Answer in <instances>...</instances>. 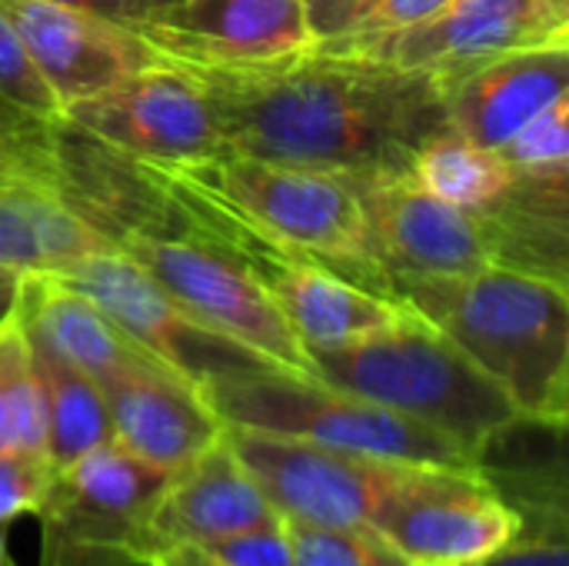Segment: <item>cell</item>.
<instances>
[{
  "label": "cell",
  "mask_w": 569,
  "mask_h": 566,
  "mask_svg": "<svg viewBox=\"0 0 569 566\" xmlns=\"http://www.w3.org/2000/svg\"><path fill=\"white\" fill-rule=\"evenodd\" d=\"M223 150L347 173H410L420 147L447 130L443 77L373 57L310 47L267 63L193 67Z\"/></svg>",
  "instance_id": "obj_1"
},
{
  "label": "cell",
  "mask_w": 569,
  "mask_h": 566,
  "mask_svg": "<svg viewBox=\"0 0 569 566\" xmlns=\"http://www.w3.org/2000/svg\"><path fill=\"white\" fill-rule=\"evenodd\" d=\"M393 297L457 344L507 394L523 424L567 430V284L487 267L467 277L397 280Z\"/></svg>",
  "instance_id": "obj_2"
},
{
  "label": "cell",
  "mask_w": 569,
  "mask_h": 566,
  "mask_svg": "<svg viewBox=\"0 0 569 566\" xmlns=\"http://www.w3.org/2000/svg\"><path fill=\"white\" fill-rule=\"evenodd\" d=\"M307 357L317 380L450 437L480 467L523 424L507 394L417 314L393 330L353 344L310 347Z\"/></svg>",
  "instance_id": "obj_3"
},
{
  "label": "cell",
  "mask_w": 569,
  "mask_h": 566,
  "mask_svg": "<svg viewBox=\"0 0 569 566\" xmlns=\"http://www.w3.org/2000/svg\"><path fill=\"white\" fill-rule=\"evenodd\" d=\"M197 384L227 427L293 437L397 464L480 470V460L450 437L310 374L237 364L207 370Z\"/></svg>",
  "instance_id": "obj_4"
},
{
  "label": "cell",
  "mask_w": 569,
  "mask_h": 566,
  "mask_svg": "<svg viewBox=\"0 0 569 566\" xmlns=\"http://www.w3.org/2000/svg\"><path fill=\"white\" fill-rule=\"evenodd\" d=\"M167 167L203 187L280 250L320 260L370 290L393 297L370 257V234L357 177L277 163L237 150Z\"/></svg>",
  "instance_id": "obj_5"
},
{
  "label": "cell",
  "mask_w": 569,
  "mask_h": 566,
  "mask_svg": "<svg viewBox=\"0 0 569 566\" xmlns=\"http://www.w3.org/2000/svg\"><path fill=\"white\" fill-rule=\"evenodd\" d=\"M110 244L140 264L203 334L257 364L313 377L307 347L260 277L227 247L190 230H120Z\"/></svg>",
  "instance_id": "obj_6"
},
{
  "label": "cell",
  "mask_w": 569,
  "mask_h": 566,
  "mask_svg": "<svg viewBox=\"0 0 569 566\" xmlns=\"http://www.w3.org/2000/svg\"><path fill=\"white\" fill-rule=\"evenodd\" d=\"M163 470L107 440L53 474L40 504L37 566H143L153 554V510Z\"/></svg>",
  "instance_id": "obj_7"
},
{
  "label": "cell",
  "mask_w": 569,
  "mask_h": 566,
  "mask_svg": "<svg viewBox=\"0 0 569 566\" xmlns=\"http://www.w3.org/2000/svg\"><path fill=\"white\" fill-rule=\"evenodd\" d=\"M223 434L277 517L297 527L373 530L383 504L420 467L227 424Z\"/></svg>",
  "instance_id": "obj_8"
},
{
  "label": "cell",
  "mask_w": 569,
  "mask_h": 566,
  "mask_svg": "<svg viewBox=\"0 0 569 566\" xmlns=\"http://www.w3.org/2000/svg\"><path fill=\"white\" fill-rule=\"evenodd\" d=\"M60 123L147 163H193L223 153L210 103L173 60L150 63L60 110Z\"/></svg>",
  "instance_id": "obj_9"
},
{
  "label": "cell",
  "mask_w": 569,
  "mask_h": 566,
  "mask_svg": "<svg viewBox=\"0 0 569 566\" xmlns=\"http://www.w3.org/2000/svg\"><path fill=\"white\" fill-rule=\"evenodd\" d=\"M317 47L410 70L457 73L503 53L569 47V0H453L423 23Z\"/></svg>",
  "instance_id": "obj_10"
},
{
  "label": "cell",
  "mask_w": 569,
  "mask_h": 566,
  "mask_svg": "<svg viewBox=\"0 0 569 566\" xmlns=\"http://www.w3.org/2000/svg\"><path fill=\"white\" fill-rule=\"evenodd\" d=\"M520 530V514L483 470L413 467L373 520L390 547L420 566H473Z\"/></svg>",
  "instance_id": "obj_11"
},
{
  "label": "cell",
  "mask_w": 569,
  "mask_h": 566,
  "mask_svg": "<svg viewBox=\"0 0 569 566\" xmlns=\"http://www.w3.org/2000/svg\"><path fill=\"white\" fill-rule=\"evenodd\" d=\"M360 197L370 257L390 294L397 280L467 277L493 267L477 214L427 193L410 173L360 180Z\"/></svg>",
  "instance_id": "obj_12"
},
{
  "label": "cell",
  "mask_w": 569,
  "mask_h": 566,
  "mask_svg": "<svg viewBox=\"0 0 569 566\" xmlns=\"http://www.w3.org/2000/svg\"><path fill=\"white\" fill-rule=\"evenodd\" d=\"M0 13L60 110L163 60L143 33L87 10L47 0H0Z\"/></svg>",
  "instance_id": "obj_13"
},
{
  "label": "cell",
  "mask_w": 569,
  "mask_h": 566,
  "mask_svg": "<svg viewBox=\"0 0 569 566\" xmlns=\"http://www.w3.org/2000/svg\"><path fill=\"white\" fill-rule=\"evenodd\" d=\"M53 277L90 297L130 340H137L143 350L167 360L170 367L190 374L193 380H200L207 370L257 364L237 347L203 334L177 307V300L117 247L93 250Z\"/></svg>",
  "instance_id": "obj_14"
},
{
  "label": "cell",
  "mask_w": 569,
  "mask_h": 566,
  "mask_svg": "<svg viewBox=\"0 0 569 566\" xmlns=\"http://www.w3.org/2000/svg\"><path fill=\"white\" fill-rule=\"evenodd\" d=\"M100 394L113 440L163 474L180 470L223 434V420L207 404L200 384L160 357L113 370L100 380Z\"/></svg>",
  "instance_id": "obj_15"
},
{
  "label": "cell",
  "mask_w": 569,
  "mask_h": 566,
  "mask_svg": "<svg viewBox=\"0 0 569 566\" xmlns=\"http://www.w3.org/2000/svg\"><path fill=\"white\" fill-rule=\"evenodd\" d=\"M143 40L173 63L240 67L310 50L313 30L303 0H180Z\"/></svg>",
  "instance_id": "obj_16"
},
{
  "label": "cell",
  "mask_w": 569,
  "mask_h": 566,
  "mask_svg": "<svg viewBox=\"0 0 569 566\" xmlns=\"http://www.w3.org/2000/svg\"><path fill=\"white\" fill-rule=\"evenodd\" d=\"M440 77L450 130L500 150L537 113L569 97V47L503 53Z\"/></svg>",
  "instance_id": "obj_17"
},
{
  "label": "cell",
  "mask_w": 569,
  "mask_h": 566,
  "mask_svg": "<svg viewBox=\"0 0 569 566\" xmlns=\"http://www.w3.org/2000/svg\"><path fill=\"white\" fill-rule=\"evenodd\" d=\"M277 517L227 434L167 477L153 510V554L167 547H207ZM150 554V557H153Z\"/></svg>",
  "instance_id": "obj_18"
},
{
  "label": "cell",
  "mask_w": 569,
  "mask_h": 566,
  "mask_svg": "<svg viewBox=\"0 0 569 566\" xmlns=\"http://www.w3.org/2000/svg\"><path fill=\"white\" fill-rule=\"evenodd\" d=\"M257 277L307 350L393 330L413 314L400 297L377 294L310 257H277L263 264Z\"/></svg>",
  "instance_id": "obj_19"
},
{
  "label": "cell",
  "mask_w": 569,
  "mask_h": 566,
  "mask_svg": "<svg viewBox=\"0 0 569 566\" xmlns=\"http://www.w3.org/2000/svg\"><path fill=\"white\" fill-rule=\"evenodd\" d=\"M473 214L483 224L493 267L567 284L569 170H513L507 190Z\"/></svg>",
  "instance_id": "obj_20"
},
{
  "label": "cell",
  "mask_w": 569,
  "mask_h": 566,
  "mask_svg": "<svg viewBox=\"0 0 569 566\" xmlns=\"http://www.w3.org/2000/svg\"><path fill=\"white\" fill-rule=\"evenodd\" d=\"M17 307L33 340L50 347L97 384L127 364L153 357L137 340H130L90 297L53 274H27L17 294Z\"/></svg>",
  "instance_id": "obj_21"
},
{
  "label": "cell",
  "mask_w": 569,
  "mask_h": 566,
  "mask_svg": "<svg viewBox=\"0 0 569 566\" xmlns=\"http://www.w3.org/2000/svg\"><path fill=\"white\" fill-rule=\"evenodd\" d=\"M113 247L63 193L43 183H0V267L60 274L80 257Z\"/></svg>",
  "instance_id": "obj_22"
},
{
  "label": "cell",
  "mask_w": 569,
  "mask_h": 566,
  "mask_svg": "<svg viewBox=\"0 0 569 566\" xmlns=\"http://www.w3.org/2000/svg\"><path fill=\"white\" fill-rule=\"evenodd\" d=\"M30 347H33V364L40 374L43 410H47L43 450H47V460L53 464V470H60V467L73 464L77 457H83L87 450L113 440L110 417H107L100 384L93 377H87L63 357H57L50 347H43L33 337H30Z\"/></svg>",
  "instance_id": "obj_23"
},
{
  "label": "cell",
  "mask_w": 569,
  "mask_h": 566,
  "mask_svg": "<svg viewBox=\"0 0 569 566\" xmlns=\"http://www.w3.org/2000/svg\"><path fill=\"white\" fill-rule=\"evenodd\" d=\"M410 177L427 193L453 207L480 210L507 190V183L513 180V167L500 150L473 143L447 127L420 147L410 163Z\"/></svg>",
  "instance_id": "obj_24"
},
{
  "label": "cell",
  "mask_w": 569,
  "mask_h": 566,
  "mask_svg": "<svg viewBox=\"0 0 569 566\" xmlns=\"http://www.w3.org/2000/svg\"><path fill=\"white\" fill-rule=\"evenodd\" d=\"M43 387L20 307L13 300V307L0 317V450H43Z\"/></svg>",
  "instance_id": "obj_25"
},
{
  "label": "cell",
  "mask_w": 569,
  "mask_h": 566,
  "mask_svg": "<svg viewBox=\"0 0 569 566\" xmlns=\"http://www.w3.org/2000/svg\"><path fill=\"white\" fill-rule=\"evenodd\" d=\"M0 177L43 183L60 193V120L37 117L0 93Z\"/></svg>",
  "instance_id": "obj_26"
},
{
  "label": "cell",
  "mask_w": 569,
  "mask_h": 566,
  "mask_svg": "<svg viewBox=\"0 0 569 566\" xmlns=\"http://www.w3.org/2000/svg\"><path fill=\"white\" fill-rule=\"evenodd\" d=\"M520 530L473 566H569L567 500H537L513 507Z\"/></svg>",
  "instance_id": "obj_27"
},
{
  "label": "cell",
  "mask_w": 569,
  "mask_h": 566,
  "mask_svg": "<svg viewBox=\"0 0 569 566\" xmlns=\"http://www.w3.org/2000/svg\"><path fill=\"white\" fill-rule=\"evenodd\" d=\"M293 566H420L373 530H333L290 524Z\"/></svg>",
  "instance_id": "obj_28"
},
{
  "label": "cell",
  "mask_w": 569,
  "mask_h": 566,
  "mask_svg": "<svg viewBox=\"0 0 569 566\" xmlns=\"http://www.w3.org/2000/svg\"><path fill=\"white\" fill-rule=\"evenodd\" d=\"M500 153L513 170L550 173L569 170V97H560L543 113H537L527 127H520Z\"/></svg>",
  "instance_id": "obj_29"
},
{
  "label": "cell",
  "mask_w": 569,
  "mask_h": 566,
  "mask_svg": "<svg viewBox=\"0 0 569 566\" xmlns=\"http://www.w3.org/2000/svg\"><path fill=\"white\" fill-rule=\"evenodd\" d=\"M53 464L43 450H0V524L37 514L53 484Z\"/></svg>",
  "instance_id": "obj_30"
},
{
  "label": "cell",
  "mask_w": 569,
  "mask_h": 566,
  "mask_svg": "<svg viewBox=\"0 0 569 566\" xmlns=\"http://www.w3.org/2000/svg\"><path fill=\"white\" fill-rule=\"evenodd\" d=\"M203 550L217 566H293L290 524L283 517H270L250 530L213 540Z\"/></svg>",
  "instance_id": "obj_31"
},
{
  "label": "cell",
  "mask_w": 569,
  "mask_h": 566,
  "mask_svg": "<svg viewBox=\"0 0 569 566\" xmlns=\"http://www.w3.org/2000/svg\"><path fill=\"white\" fill-rule=\"evenodd\" d=\"M0 93L37 117L60 120V107H57L53 93L30 67V60L3 13H0Z\"/></svg>",
  "instance_id": "obj_32"
},
{
  "label": "cell",
  "mask_w": 569,
  "mask_h": 566,
  "mask_svg": "<svg viewBox=\"0 0 569 566\" xmlns=\"http://www.w3.org/2000/svg\"><path fill=\"white\" fill-rule=\"evenodd\" d=\"M453 0H360L357 23L347 37H373V33L403 30V27L430 20L433 13H440ZM347 37H340V40H347Z\"/></svg>",
  "instance_id": "obj_33"
},
{
  "label": "cell",
  "mask_w": 569,
  "mask_h": 566,
  "mask_svg": "<svg viewBox=\"0 0 569 566\" xmlns=\"http://www.w3.org/2000/svg\"><path fill=\"white\" fill-rule=\"evenodd\" d=\"M47 3H60V7H73V10H87L97 13L103 20L123 23L137 33L163 23L180 0H47Z\"/></svg>",
  "instance_id": "obj_34"
},
{
  "label": "cell",
  "mask_w": 569,
  "mask_h": 566,
  "mask_svg": "<svg viewBox=\"0 0 569 566\" xmlns=\"http://www.w3.org/2000/svg\"><path fill=\"white\" fill-rule=\"evenodd\" d=\"M303 3H307V20L313 30V47L347 37L360 10V0H303Z\"/></svg>",
  "instance_id": "obj_35"
},
{
  "label": "cell",
  "mask_w": 569,
  "mask_h": 566,
  "mask_svg": "<svg viewBox=\"0 0 569 566\" xmlns=\"http://www.w3.org/2000/svg\"><path fill=\"white\" fill-rule=\"evenodd\" d=\"M143 566H217L203 550L197 547H167V550H157Z\"/></svg>",
  "instance_id": "obj_36"
},
{
  "label": "cell",
  "mask_w": 569,
  "mask_h": 566,
  "mask_svg": "<svg viewBox=\"0 0 569 566\" xmlns=\"http://www.w3.org/2000/svg\"><path fill=\"white\" fill-rule=\"evenodd\" d=\"M23 277H27V274H17V270L0 267V317L13 307V300H17V294H20Z\"/></svg>",
  "instance_id": "obj_37"
},
{
  "label": "cell",
  "mask_w": 569,
  "mask_h": 566,
  "mask_svg": "<svg viewBox=\"0 0 569 566\" xmlns=\"http://www.w3.org/2000/svg\"><path fill=\"white\" fill-rule=\"evenodd\" d=\"M0 566H17V560L10 557V547H7V524H0Z\"/></svg>",
  "instance_id": "obj_38"
},
{
  "label": "cell",
  "mask_w": 569,
  "mask_h": 566,
  "mask_svg": "<svg viewBox=\"0 0 569 566\" xmlns=\"http://www.w3.org/2000/svg\"><path fill=\"white\" fill-rule=\"evenodd\" d=\"M0 183H10V180H3V177H0Z\"/></svg>",
  "instance_id": "obj_39"
}]
</instances>
